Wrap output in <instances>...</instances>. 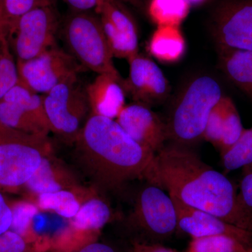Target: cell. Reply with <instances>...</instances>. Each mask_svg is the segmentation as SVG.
<instances>
[{"label":"cell","instance_id":"2e32d148","mask_svg":"<svg viewBox=\"0 0 252 252\" xmlns=\"http://www.w3.org/2000/svg\"><path fill=\"white\" fill-rule=\"evenodd\" d=\"M97 195L93 188L79 186L54 193L40 194L31 200L39 210L51 212L70 220L86 200Z\"/></svg>","mask_w":252,"mask_h":252},{"label":"cell","instance_id":"277c9868","mask_svg":"<svg viewBox=\"0 0 252 252\" xmlns=\"http://www.w3.org/2000/svg\"><path fill=\"white\" fill-rule=\"evenodd\" d=\"M49 135H32L0 125V192L21 190L52 153Z\"/></svg>","mask_w":252,"mask_h":252},{"label":"cell","instance_id":"74e56055","mask_svg":"<svg viewBox=\"0 0 252 252\" xmlns=\"http://www.w3.org/2000/svg\"><path fill=\"white\" fill-rule=\"evenodd\" d=\"M122 1H126V2L129 3V4L133 5L134 6V3L132 0H122Z\"/></svg>","mask_w":252,"mask_h":252},{"label":"cell","instance_id":"e0dca14e","mask_svg":"<svg viewBox=\"0 0 252 252\" xmlns=\"http://www.w3.org/2000/svg\"><path fill=\"white\" fill-rule=\"evenodd\" d=\"M109 204L96 195L86 200L67 227L74 233L92 240H97L100 230L112 220Z\"/></svg>","mask_w":252,"mask_h":252},{"label":"cell","instance_id":"52a82bcc","mask_svg":"<svg viewBox=\"0 0 252 252\" xmlns=\"http://www.w3.org/2000/svg\"><path fill=\"white\" fill-rule=\"evenodd\" d=\"M61 25L54 3L39 6L21 16L9 37L16 61L34 59L56 46Z\"/></svg>","mask_w":252,"mask_h":252},{"label":"cell","instance_id":"f1b7e54d","mask_svg":"<svg viewBox=\"0 0 252 252\" xmlns=\"http://www.w3.org/2000/svg\"><path fill=\"white\" fill-rule=\"evenodd\" d=\"M0 252H46L44 248L26 241L21 235L9 230L0 235Z\"/></svg>","mask_w":252,"mask_h":252},{"label":"cell","instance_id":"44dd1931","mask_svg":"<svg viewBox=\"0 0 252 252\" xmlns=\"http://www.w3.org/2000/svg\"><path fill=\"white\" fill-rule=\"evenodd\" d=\"M189 11L187 0H151L149 5V16L158 26L180 27Z\"/></svg>","mask_w":252,"mask_h":252},{"label":"cell","instance_id":"7c38bea8","mask_svg":"<svg viewBox=\"0 0 252 252\" xmlns=\"http://www.w3.org/2000/svg\"><path fill=\"white\" fill-rule=\"evenodd\" d=\"M116 121L132 140L152 153L163 148L167 140L166 124L144 104L126 105Z\"/></svg>","mask_w":252,"mask_h":252},{"label":"cell","instance_id":"5b68a950","mask_svg":"<svg viewBox=\"0 0 252 252\" xmlns=\"http://www.w3.org/2000/svg\"><path fill=\"white\" fill-rule=\"evenodd\" d=\"M60 28L67 51L86 70L120 75L99 16L91 11H71Z\"/></svg>","mask_w":252,"mask_h":252},{"label":"cell","instance_id":"8fae6325","mask_svg":"<svg viewBox=\"0 0 252 252\" xmlns=\"http://www.w3.org/2000/svg\"><path fill=\"white\" fill-rule=\"evenodd\" d=\"M214 35L220 51H252V1L222 7L215 19Z\"/></svg>","mask_w":252,"mask_h":252},{"label":"cell","instance_id":"4dcf8cb0","mask_svg":"<svg viewBox=\"0 0 252 252\" xmlns=\"http://www.w3.org/2000/svg\"><path fill=\"white\" fill-rule=\"evenodd\" d=\"M12 223V210L0 192V235L10 230Z\"/></svg>","mask_w":252,"mask_h":252},{"label":"cell","instance_id":"4316f807","mask_svg":"<svg viewBox=\"0 0 252 252\" xmlns=\"http://www.w3.org/2000/svg\"><path fill=\"white\" fill-rule=\"evenodd\" d=\"M52 3L53 0H5L0 24L9 37L21 16L32 9Z\"/></svg>","mask_w":252,"mask_h":252},{"label":"cell","instance_id":"ffe728a7","mask_svg":"<svg viewBox=\"0 0 252 252\" xmlns=\"http://www.w3.org/2000/svg\"><path fill=\"white\" fill-rule=\"evenodd\" d=\"M0 125L32 135L50 133L21 104L4 97L0 99Z\"/></svg>","mask_w":252,"mask_h":252},{"label":"cell","instance_id":"603a6c76","mask_svg":"<svg viewBox=\"0 0 252 252\" xmlns=\"http://www.w3.org/2000/svg\"><path fill=\"white\" fill-rule=\"evenodd\" d=\"M19 81L17 61L6 31L0 24V99Z\"/></svg>","mask_w":252,"mask_h":252},{"label":"cell","instance_id":"f35d334b","mask_svg":"<svg viewBox=\"0 0 252 252\" xmlns=\"http://www.w3.org/2000/svg\"></svg>","mask_w":252,"mask_h":252},{"label":"cell","instance_id":"3957f363","mask_svg":"<svg viewBox=\"0 0 252 252\" xmlns=\"http://www.w3.org/2000/svg\"><path fill=\"white\" fill-rule=\"evenodd\" d=\"M222 96L220 84L211 77L190 81L174 104L166 124L167 139L184 146L203 139L209 116Z\"/></svg>","mask_w":252,"mask_h":252},{"label":"cell","instance_id":"484cf974","mask_svg":"<svg viewBox=\"0 0 252 252\" xmlns=\"http://www.w3.org/2000/svg\"><path fill=\"white\" fill-rule=\"evenodd\" d=\"M187 252H252L248 246L226 235L192 238Z\"/></svg>","mask_w":252,"mask_h":252},{"label":"cell","instance_id":"4fadbf2b","mask_svg":"<svg viewBox=\"0 0 252 252\" xmlns=\"http://www.w3.org/2000/svg\"><path fill=\"white\" fill-rule=\"evenodd\" d=\"M172 197V196H171ZM177 212V230L192 238L226 235L252 247V231L230 224L209 212L187 206L172 197Z\"/></svg>","mask_w":252,"mask_h":252},{"label":"cell","instance_id":"7a4b0ae2","mask_svg":"<svg viewBox=\"0 0 252 252\" xmlns=\"http://www.w3.org/2000/svg\"><path fill=\"white\" fill-rule=\"evenodd\" d=\"M73 145L81 170L96 187L107 190L145 180L156 155L132 140L117 121L95 115L89 118Z\"/></svg>","mask_w":252,"mask_h":252},{"label":"cell","instance_id":"8d00e7d4","mask_svg":"<svg viewBox=\"0 0 252 252\" xmlns=\"http://www.w3.org/2000/svg\"><path fill=\"white\" fill-rule=\"evenodd\" d=\"M134 3V6H140L142 5V1L141 0H132Z\"/></svg>","mask_w":252,"mask_h":252},{"label":"cell","instance_id":"d6a6232c","mask_svg":"<svg viewBox=\"0 0 252 252\" xmlns=\"http://www.w3.org/2000/svg\"><path fill=\"white\" fill-rule=\"evenodd\" d=\"M134 252H175L171 249L165 248L158 244L136 243Z\"/></svg>","mask_w":252,"mask_h":252},{"label":"cell","instance_id":"7402d4cb","mask_svg":"<svg viewBox=\"0 0 252 252\" xmlns=\"http://www.w3.org/2000/svg\"><path fill=\"white\" fill-rule=\"evenodd\" d=\"M10 206L12 210V223L10 230L21 235L28 243L46 248L39 243V238L34 230V220L39 211L35 204L31 200L19 201Z\"/></svg>","mask_w":252,"mask_h":252},{"label":"cell","instance_id":"d590c367","mask_svg":"<svg viewBox=\"0 0 252 252\" xmlns=\"http://www.w3.org/2000/svg\"><path fill=\"white\" fill-rule=\"evenodd\" d=\"M188 2L190 4H198V3L202 2L204 0H187Z\"/></svg>","mask_w":252,"mask_h":252},{"label":"cell","instance_id":"cb8c5ba5","mask_svg":"<svg viewBox=\"0 0 252 252\" xmlns=\"http://www.w3.org/2000/svg\"><path fill=\"white\" fill-rule=\"evenodd\" d=\"M221 157L223 167L228 171L252 165V127L245 129L240 138Z\"/></svg>","mask_w":252,"mask_h":252},{"label":"cell","instance_id":"6da1fadb","mask_svg":"<svg viewBox=\"0 0 252 252\" xmlns=\"http://www.w3.org/2000/svg\"><path fill=\"white\" fill-rule=\"evenodd\" d=\"M145 180L187 206L252 231V215L242 205L230 181L187 146H164L156 154Z\"/></svg>","mask_w":252,"mask_h":252},{"label":"cell","instance_id":"1f68e13d","mask_svg":"<svg viewBox=\"0 0 252 252\" xmlns=\"http://www.w3.org/2000/svg\"><path fill=\"white\" fill-rule=\"evenodd\" d=\"M74 11H95L103 0H63Z\"/></svg>","mask_w":252,"mask_h":252},{"label":"cell","instance_id":"9c48e42d","mask_svg":"<svg viewBox=\"0 0 252 252\" xmlns=\"http://www.w3.org/2000/svg\"><path fill=\"white\" fill-rule=\"evenodd\" d=\"M164 189L149 184L139 192L132 215L136 228L146 236L162 240L177 230L175 203Z\"/></svg>","mask_w":252,"mask_h":252},{"label":"cell","instance_id":"83f0119b","mask_svg":"<svg viewBox=\"0 0 252 252\" xmlns=\"http://www.w3.org/2000/svg\"><path fill=\"white\" fill-rule=\"evenodd\" d=\"M223 96L210 113L203 136L204 140L213 144L217 148H219L220 145L223 126L224 112Z\"/></svg>","mask_w":252,"mask_h":252},{"label":"cell","instance_id":"d4e9b609","mask_svg":"<svg viewBox=\"0 0 252 252\" xmlns=\"http://www.w3.org/2000/svg\"><path fill=\"white\" fill-rule=\"evenodd\" d=\"M223 101L224 112L221 137L218 148L221 154L236 142L245 130L233 101L227 96H223Z\"/></svg>","mask_w":252,"mask_h":252},{"label":"cell","instance_id":"836d02e7","mask_svg":"<svg viewBox=\"0 0 252 252\" xmlns=\"http://www.w3.org/2000/svg\"><path fill=\"white\" fill-rule=\"evenodd\" d=\"M75 252H115L114 249L106 244L96 241L86 244Z\"/></svg>","mask_w":252,"mask_h":252},{"label":"cell","instance_id":"30bf717a","mask_svg":"<svg viewBox=\"0 0 252 252\" xmlns=\"http://www.w3.org/2000/svg\"><path fill=\"white\" fill-rule=\"evenodd\" d=\"M127 61L128 77L123 81L126 94L148 107L165 100L170 93V83L156 63L140 54Z\"/></svg>","mask_w":252,"mask_h":252},{"label":"cell","instance_id":"ac0fdd59","mask_svg":"<svg viewBox=\"0 0 252 252\" xmlns=\"http://www.w3.org/2000/svg\"><path fill=\"white\" fill-rule=\"evenodd\" d=\"M149 52L158 61L174 63L180 61L186 51V41L180 27L158 26L148 45Z\"/></svg>","mask_w":252,"mask_h":252},{"label":"cell","instance_id":"d6986e66","mask_svg":"<svg viewBox=\"0 0 252 252\" xmlns=\"http://www.w3.org/2000/svg\"><path fill=\"white\" fill-rule=\"evenodd\" d=\"M220 63L225 75L252 99V51H220Z\"/></svg>","mask_w":252,"mask_h":252},{"label":"cell","instance_id":"5bb4252c","mask_svg":"<svg viewBox=\"0 0 252 252\" xmlns=\"http://www.w3.org/2000/svg\"><path fill=\"white\" fill-rule=\"evenodd\" d=\"M121 75L97 74L86 90L91 115L117 119L126 106V93Z\"/></svg>","mask_w":252,"mask_h":252},{"label":"cell","instance_id":"f546056e","mask_svg":"<svg viewBox=\"0 0 252 252\" xmlns=\"http://www.w3.org/2000/svg\"><path fill=\"white\" fill-rule=\"evenodd\" d=\"M238 198L245 210L252 215V170L245 175L242 181Z\"/></svg>","mask_w":252,"mask_h":252},{"label":"cell","instance_id":"e575fe53","mask_svg":"<svg viewBox=\"0 0 252 252\" xmlns=\"http://www.w3.org/2000/svg\"><path fill=\"white\" fill-rule=\"evenodd\" d=\"M5 0H0V20L2 16L3 11H4Z\"/></svg>","mask_w":252,"mask_h":252},{"label":"cell","instance_id":"8992f818","mask_svg":"<svg viewBox=\"0 0 252 252\" xmlns=\"http://www.w3.org/2000/svg\"><path fill=\"white\" fill-rule=\"evenodd\" d=\"M43 100L51 132L74 144L91 115L86 87L74 78L43 94Z\"/></svg>","mask_w":252,"mask_h":252},{"label":"cell","instance_id":"ba28073f","mask_svg":"<svg viewBox=\"0 0 252 252\" xmlns=\"http://www.w3.org/2000/svg\"><path fill=\"white\" fill-rule=\"evenodd\" d=\"M17 67L20 82L42 95L86 70L72 55L57 44L34 59L17 61Z\"/></svg>","mask_w":252,"mask_h":252},{"label":"cell","instance_id":"9a60e30c","mask_svg":"<svg viewBox=\"0 0 252 252\" xmlns=\"http://www.w3.org/2000/svg\"><path fill=\"white\" fill-rule=\"evenodd\" d=\"M79 180L67 165L52 153L43 158L39 167L23 189L31 201L40 194L54 193L80 186Z\"/></svg>","mask_w":252,"mask_h":252}]
</instances>
